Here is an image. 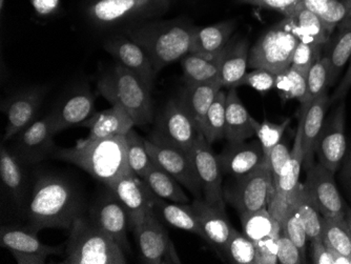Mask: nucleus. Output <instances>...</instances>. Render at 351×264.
Here are the masks:
<instances>
[{"mask_svg": "<svg viewBox=\"0 0 351 264\" xmlns=\"http://www.w3.org/2000/svg\"><path fill=\"white\" fill-rule=\"evenodd\" d=\"M351 88V57L350 64H349L348 70L346 74L343 77L342 82L339 84L338 88L333 92L332 96L330 98V104L332 102L338 101V100L343 99L347 95V93Z\"/></svg>", "mask_w": 351, "mask_h": 264, "instance_id": "nucleus-57", "label": "nucleus"}, {"mask_svg": "<svg viewBox=\"0 0 351 264\" xmlns=\"http://www.w3.org/2000/svg\"><path fill=\"white\" fill-rule=\"evenodd\" d=\"M202 135L180 96L167 102L149 141L189 151Z\"/></svg>", "mask_w": 351, "mask_h": 264, "instance_id": "nucleus-9", "label": "nucleus"}, {"mask_svg": "<svg viewBox=\"0 0 351 264\" xmlns=\"http://www.w3.org/2000/svg\"><path fill=\"white\" fill-rule=\"evenodd\" d=\"M226 95L224 91L218 93L205 117L202 135L210 145L226 138Z\"/></svg>", "mask_w": 351, "mask_h": 264, "instance_id": "nucleus-39", "label": "nucleus"}, {"mask_svg": "<svg viewBox=\"0 0 351 264\" xmlns=\"http://www.w3.org/2000/svg\"><path fill=\"white\" fill-rule=\"evenodd\" d=\"M5 0H0V10H1V12H3V10H5Z\"/></svg>", "mask_w": 351, "mask_h": 264, "instance_id": "nucleus-63", "label": "nucleus"}, {"mask_svg": "<svg viewBox=\"0 0 351 264\" xmlns=\"http://www.w3.org/2000/svg\"><path fill=\"white\" fill-rule=\"evenodd\" d=\"M311 261L315 264H335L326 244L321 239L311 241Z\"/></svg>", "mask_w": 351, "mask_h": 264, "instance_id": "nucleus-55", "label": "nucleus"}, {"mask_svg": "<svg viewBox=\"0 0 351 264\" xmlns=\"http://www.w3.org/2000/svg\"><path fill=\"white\" fill-rule=\"evenodd\" d=\"M276 80L277 74L275 73L264 69H254L242 77V80L237 84L236 88L240 86H250L258 92L265 93L275 88Z\"/></svg>", "mask_w": 351, "mask_h": 264, "instance_id": "nucleus-48", "label": "nucleus"}, {"mask_svg": "<svg viewBox=\"0 0 351 264\" xmlns=\"http://www.w3.org/2000/svg\"><path fill=\"white\" fill-rule=\"evenodd\" d=\"M104 48L117 64L137 75L142 82L153 88L157 76L147 53L126 35H115L104 41Z\"/></svg>", "mask_w": 351, "mask_h": 264, "instance_id": "nucleus-21", "label": "nucleus"}, {"mask_svg": "<svg viewBox=\"0 0 351 264\" xmlns=\"http://www.w3.org/2000/svg\"><path fill=\"white\" fill-rule=\"evenodd\" d=\"M274 181L268 161L244 176L234 178L224 190V198L239 215L250 214L267 208L273 194Z\"/></svg>", "mask_w": 351, "mask_h": 264, "instance_id": "nucleus-8", "label": "nucleus"}, {"mask_svg": "<svg viewBox=\"0 0 351 264\" xmlns=\"http://www.w3.org/2000/svg\"><path fill=\"white\" fill-rule=\"evenodd\" d=\"M295 208L304 224L308 241L321 239L323 216L304 183H302L301 190L295 200Z\"/></svg>", "mask_w": 351, "mask_h": 264, "instance_id": "nucleus-38", "label": "nucleus"}, {"mask_svg": "<svg viewBox=\"0 0 351 264\" xmlns=\"http://www.w3.org/2000/svg\"><path fill=\"white\" fill-rule=\"evenodd\" d=\"M108 188L113 191L125 208L129 216L130 228L139 224L145 215L153 210L157 198L145 181L132 171L113 181Z\"/></svg>", "mask_w": 351, "mask_h": 264, "instance_id": "nucleus-19", "label": "nucleus"}, {"mask_svg": "<svg viewBox=\"0 0 351 264\" xmlns=\"http://www.w3.org/2000/svg\"><path fill=\"white\" fill-rule=\"evenodd\" d=\"M331 1L333 0H303V5L317 15Z\"/></svg>", "mask_w": 351, "mask_h": 264, "instance_id": "nucleus-58", "label": "nucleus"}, {"mask_svg": "<svg viewBox=\"0 0 351 264\" xmlns=\"http://www.w3.org/2000/svg\"><path fill=\"white\" fill-rule=\"evenodd\" d=\"M256 246L254 264H278V238L274 236L254 242Z\"/></svg>", "mask_w": 351, "mask_h": 264, "instance_id": "nucleus-52", "label": "nucleus"}, {"mask_svg": "<svg viewBox=\"0 0 351 264\" xmlns=\"http://www.w3.org/2000/svg\"><path fill=\"white\" fill-rule=\"evenodd\" d=\"M52 120L50 114L35 120L27 129L15 137L13 153L23 165L40 163L53 156L57 147L54 143Z\"/></svg>", "mask_w": 351, "mask_h": 264, "instance_id": "nucleus-16", "label": "nucleus"}, {"mask_svg": "<svg viewBox=\"0 0 351 264\" xmlns=\"http://www.w3.org/2000/svg\"><path fill=\"white\" fill-rule=\"evenodd\" d=\"M97 88L100 95L112 106L123 108L135 125H145L153 120V88L121 64H116L102 73Z\"/></svg>", "mask_w": 351, "mask_h": 264, "instance_id": "nucleus-4", "label": "nucleus"}, {"mask_svg": "<svg viewBox=\"0 0 351 264\" xmlns=\"http://www.w3.org/2000/svg\"><path fill=\"white\" fill-rule=\"evenodd\" d=\"M155 1L158 5H160L161 8H163L165 11L169 10V5H171V0H155Z\"/></svg>", "mask_w": 351, "mask_h": 264, "instance_id": "nucleus-62", "label": "nucleus"}, {"mask_svg": "<svg viewBox=\"0 0 351 264\" xmlns=\"http://www.w3.org/2000/svg\"><path fill=\"white\" fill-rule=\"evenodd\" d=\"M323 48V45H308L299 41L293 53L291 67L307 76L315 61L322 57Z\"/></svg>", "mask_w": 351, "mask_h": 264, "instance_id": "nucleus-47", "label": "nucleus"}, {"mask_svg": "<svg viewBox=\"0 0 351 264\" xmlns=\"http://www.w3.org/2000/svg\"><path fill=\"white\" fill-rule=\"evenodd\" d=\"M299 39L289 29L285 19L270 27L250 50L248 67L280 74L291 68Z\"/></svg>", "mask_w": 351, "mask_h": 264, "instance_id": "nucleus-7", "label": "nucleus"}, {"mask_svg": "<svg viewBox=\"0 0 351 264\" xmlns=\"http://www.w3.org/2000/svg\"><path fill=\"white\" fill-rule=\"evenodd\" d=\"M327 248H328L329 253H330L331 257H332L333 263L350 264V259H349L348 256L343 255L340 252L336 251V250H333V248H328V246H327Z\"/></svg>", "mask_w": 351, "mask_h": 264, "instance_id": "nucleus-59", "label": "nucleus"}, {"mask_svg": "<svg viewBox=\"0 0 351 264\" xmlns=\"http://www.w3.org/2000/svg\"><path fill=\"white\" fill-rule=\"evenodd\" d=\"M349 259H350V264H351V256H349Z\"/></svg>", "mask_w": 351, "mask_h": 264, "instance_id": "nucleus-64", "label": "nucleus"}, {"mask_svg": "<svg viewBox=\"0 0 351 264\" xmlns=\"http://www.w3.org/2000/svg\"><path fill=\"white\" fill-rule=\"evenodd\" d=\"M31 5L39 17L49 19L60 9L61 0H31Z\"/></svg>", "mask_w": 351, "mask_h": 264, "instance_id": "nucleus-54", "label": "nucleus"}, {"mask_svg": "<svg viewBox=\"0 0 351 264\" xmlns=\"http://www.w3.org/2000/svg\"><path fill=\"white\" fill-rule=\"evenodd\" d=\"M125 141L130 169L140 178H143L149 165L153 163L147 152L145 139H143L135 130L132 129L126 134Z\"/></svg>", "mask_w": 351, "mask_h": 264, "instance_id": "nucleus-42", "label": "nucleus"}, {"mask_svg": "<svg viewBox=\"0 0 351 264\" xmlns=\"http://www.w3.org/2000/svg\"><path fill=\"white\" fill-rule=\"evenodd\" d=\"M237 3L280 12L287 17L303 5V0H237Z\"/></svg>", "mask_w": 351, "mask_h": 264, "instance_id": "nucleus-50", "label": "nucleus"}, {"mask_svg": "<svg viewBox=\"0 0 351 264\" xmlns=\"http://www.w3.org/2000/svg\"><path fill=\"white\" fill-rule=\"evenodd\" d=\"M345 221H346L351 235V208L348 206H346V210H345Z\"/></svg>", "mask_w": 351, "mask_h": 264, "instance_id": "nucleus-60", "label": "nucleus"}, {"mask_svg": "<svg viewBox=\"0 0 351 264\" xmlns=\"http://www.w3.org/2000/svg\"><path fill=\"white\" fill-rule=\"evenodd\" d=\"M191 204L204 232L205 241L223 255L234 230L226 215V206L208 204L204 198H195Z\"/></svg>", "mask_w": 351, "mask_h": 264, "instance_id": "nucleus-23", "label": "nucleus"}, {"mask_svg": "<svg viewBox=\"0 0 351 264\" xmlns=\"http://www.w3.org/2000/svg\"><path fill=\"white\" fill-rule=\"evenodd\" d=\"M195 29L189 19L149 21L126 29L125 35L147 53L158 74L191 53Z\"/></svg>", "mask_w": 351, "mask_h": 264, "instance_id": "nucleus-2", "label": "nucleus"}, {"mask_svg": "<svg viewBox=\"0 0 351 264\" xmlns=\"http://www.w3.org/2000/svg\"><path fill=\"white\" fill-rule=\"evenodd\" d=\"M315 155L319 163L332 173L340 169L347 155L346 133H345V104L341 102L330 117L325 121L317 145Z\"/></svg>", "mask_w": 351, "mask_h": 264, "instance_id": "nucleus-20", "label": "nucleus"}, {"mask_svg": "<svg viewBox=\"0 0 351 264\" xmlns=\"http://www.w3.org/2000/svg\"><path fill=\"white\" fill-rule=\"evenodd\" d=\"M66 264H125V253L90 218L79 217L70 230Z\"/></svg>", "mask_w": 351, "mask_h": 264, "instance_id": "nucleus-5", "label": "nucleus"}, {"mask_svg": "<svg viewBox=\"0 0 351 264\" xmlns=\"http://www.w3.org/2000/svg\"><path fill=\"white\" fill-rule=\"evenodd\" d=\"M282 234L287 236L299 248L302 255L306 258V244L308 241L306 230L295 206L287 214L282 224Z\"/></svg>", "mask_w": 351, "mask_h": 264, "instance_id": "nucleus-46", "label": "nucleus"}, {"mask_svg": "<svg viewBox=\"0 0 351 264\" xmlns=\"http://www.w3.org/2000/svg\"><path fill=\"white\" fill-rule=\"evenodd\" d=\"M289 123H291L289 118L284 120L282 123H273L267 120L260 123L252 117V125H254L258 141L261 143L266 161H268V158H269L270 152L273 151L276 145L281 143L284 132L287 129Z\"/></svg>", "mask_w": 351, "mask_h": 264, "instance_id": "nucleus-45", "label": "nucleus"}, {"mask_svg": "<svg viewBox=\"0 0 351 264\" xmlns=\"http://www.w3.org/2000/svg\"><path fill=\"white\" fill-rule=\"evenodd\" d=\"M154 210L158 216L162 218L163 221L173 228L191 232L205 240L204 232L191 204H176L157 196Z\"/></svg>", "mask_w": 351, "mask_h": 264, "instance_id": "nucleus-31", "label": "nucleus"}, {"mask_svg": "<svg viewBox=\"0 0 351 264\" xmlns=\"http://www.w3.org/2000/svg\"><path fill=\"white\" fill-rule=\"evenodd\" d=\"M218 159L223 175L232 178L248 174L266 161L259 141L228 143L218 154Z\"/></svg>", "mask_w": 351, "mask_h": 264, "instance_id": "nucleus-25", "label": "nucleus"}, {"mask_svg": "<svg viewBox=\"0 0 351 264\" xmlns=\"http://www.w3.org/2000/svg\"><path fill=\"white\" fill-rule=\"evenodd\" d=\"M244 234L252 242L260 241L264 238L274 236L279 238L282 228L279 222L271 216L267 208H261L257 212L240 215Z\"/></svg>", "mask_w": 351, "mask_h": 264, "instance_id": "nucleus-37", "label": "nucleus"}, {"mask_svg": "<svg viewBox=\"0 0 351 264\" xmlns=\"http://www.w3.org/2000/svg\"><path fill=\"white\" fill-rule=\"evenodd\" d=\"M187 152L200 181L204 200L210 204L226 206L222 169L218 155L213 151L212 145L208 143L204 136L200 135Z\"/></svg>", "mask_w": 351, "mask_h": 264, "instance_id": "nucleus-13", "label": "nucleus"}, {"mask_svg": "<svg viewBox=\"0 0 351 264\" xmlns=\"http://www.w3.org/2000/svg\"><path fill=\"white\" fill-rule=\"evenodd\" d=\"M95 113L94 93L88 86H79L50 113L53 131L58 134L70 128L79 127Z\"/></svg>", "mask_w": 351, "mask_h": 264, "instance_id": "nucleus-22", "label": "nucleus"}, {"mask_svg": "<svg viewBox=\"0 0 351 264\" xmlns=\"http://www.w3.org/2000/svg\"><path fill=\"white\" fill-rule=\"evenodd\" d=\"M226 47L215 54L189 53L183 57L180 61L185 84H203L220 80L221 66Z\"/></svg>", "mask_w": 351, "mask_h": 264, "instance_id": "nucleus-28", "label": "nucleus"}, {"mask_svg": "<svg viewBox=\"0 0 351 264\" xmlns=\"http://www.w3.org/2000/svg\"><path fill=\"white\" fill-rule=\"evenodd\" d=\"M303 163L304 156L302 152L301 132L297 129L291 161L282 171L279 178L274 181L273 194L267 206L270 214L279 222L281 228L286 216L295 206V200L301 190L300 174Z\"/></svg>", "mask_w": 351, "mask_h": 264, "instance_id": "nucleus-11", "label": "nucleus"}, {"mask_svg": "<svg viewBox=\"0 0 351 264\" xmlns=\"http://www.w3.org/2000/svg\"><path fill=\"white\" fill-rule=\"evenodd\" d=\"M47 92L45 86H33L14 93L3 100L1 111L5 114L7 123L3 141L14 139L36 120Z\"/></svg>", "mask_w": 351, "mask_h": 264, "instance_id": "nucleus-12", "label": "nucleus"}, {"mask_svg": "<svg viewBox=\"0 0 351 264\" xmlns=\"http://www.w3.org/2000/svg\"><path fill=\"white\" fill-rule=\"evenodd\" d=\"M330 86V64L326 56L315 61L307 75L306 95L302 104H308L327 93Z\"/></svg>", "mask_w": 351, "mask_h": 264, "instance_id": "nucleus-43", "label": "nucleus"}, {"mask_svg": "<svg viewBox=\"0 0 351 264\" xmlns=\"http://www.w3.org/2000/svg\"><path fill=\"white\" fill-rule=\"evenodd\" d=\"M304 185L313 196L323 217L345 219L347 204L339 192L335 180V173L329 171L321 163H313L307 169Z\"/></svg>", "mask_w": 351, "mask_h": 264, "instance_id": "nucleus-18", "label": "nucleus"}, {"mask_svg": "<svg viewBox=\"0 0 351 264\" xmlns=\"http://www.w3.org/2000/svg\"><path fill=\"white\" fill-rule=\"evenodd\" d=\"M322 240L328 248L351 256V235L345 219L323 217Z\"/></svg>", "mask_w": 351, "mask_h": 264, "instance_id": "nucleus-40", "label": "nucleus"}, {"mask_svg": "<svg viewBox=\"0 0 351 264\" xmlns=\"http://www.w3.org/2000/svg\"><path fill=\"white\" fill-rule=\"evenodd\" d=\"M322 21L327 34L332 36L335 29L338 27L347 16V7L343 0H333L317 14Z\"/></svg>", "mask_w": 351, "mask_h": 264, "instance_id": "nucleus-49", "label": "nucleus"}, {"mask_svg": "<svg viewBox=\"0 0 351 264\" xmlns=\"http://www.w3.org/2000/svg\"><path fill=\"white\" fill-rule=\"evenodd\" d=\"M291 159V152L285 143H280L270 152L268 163L271 169L273 181L277 180L281 175L282 171L289 165Z\"/></svg>", "mask_w": 351, "mask_h": 264, "instance_id": "nucleus-53", "label": "nucleus"}, {"mask_svg": "<svg viewBox=\"0 0 351 264\" xmlns=\"http://www.w3.org/2000/svg\"><path fill=\"white\" fill-rule=\"evenodd\" d=\"M278 262L281 264L305 263L306 258L299 248L287 236L281 234L278 238Z\"/></svg>", "mask_w": 351, "mask_h": 264, "instance_id": "nucleus-51", "label": "nucleus"}, {"mask_svg": "<svg viewBox=\"0 0 351 264\" xmlns=\"http://www.w3.org/2000/svg\"><path fill=\"white\" fill-rule=\"evenodd\" d=\"M53 157L80 167L106 187L131 171L125 136L101 141L82 139L75 147L57 149Z\"/></svg>", "mask_w": 351, "mask_h": 264, "instance_id": "nucleus-3", "label": "nucleus"}, {"mask_svg": "<svg viewBox=\"0 0 351 264\" xmlns=\"http://www.w3.org/2000/svg\"><path fill=\"white\" fill-rule=\"evenodd\" d=\"M223 256L230 263L254 264L256 246L245 234L234 228Z\"/></svg>", "mask_w": 351, "mask_h": 264, "instance_id": "nucleus-44", "label": "nucleus"}, {"mask_svg": "<svg viewBox=\"0 0 351 264\" xmlns=\"http://www.w3.org/2000/svg\"><path fill=\"white\" fill-rule=\"evenodd\" d=\"M340 169L341 181H342L343 187L351 200V151L347 152L346 157L343 160Z\"/></svg>", "mask_w": 351, "mask_h": 264, "instance_id": "nucleus-56", "label": "nucleus"}, {"mask_svg": "<svg viewBox=\"0 0 351 264\" xmlns=\"http://www.w3.org/2000/svg\"><path fill=\"white\" fill-rule=\"evenodd\" d=\"M80 128L88 130L86 141H101L110 138L122 137L135 127L131 116L118 106H112L82 122Z\"/></svg>", "mask_w": 351, "mask_h": 264, "instance_id": "nucleus-26", "label": "nucleus"}, {"mask_svg": "<svg viewBox=\"0 0 351 264\" xmlns=\"http://www.w3.org/2000/svg\"><path fill=\"white\" fill-rule=\"evenodd\" d=\"M90 219L95 226L110 236L124 253H131V245L128 238L129 216L119 199L110 188H108V192L94 201L90 208Z\"/></svg>", "mask_w": 351, "mask_h": 264, "instance_id": "nucleus-14", "label": "nucleus"}, {"mask_svg": "<svg viewBox=\"0 0 351 264\" xmlns=\"http://www.w3.org/2000/svg\"><path fill=\"white\" fill-rule=\"evenodd\" d=\"M226 120V139L228 143H242L256 136L252 117L239 97L236 88H228Z\"/></svg>", "mask_w": 351, "mask_h": 264, "instance_id": "nucleus-27", "label": "nucleus"}, {"mask_svg": "<svg viewBox=\"0 0 351 264\" xmlns=\"http://www.w3.org/2000/svg\"><path fill=\"white\" fill-rule=\"evenodd\" d=\"M0 243L19 264H43L50 256L58 255L62 251V246L43 243L37 237V232L29 228L16 226L1 228Z\"/></svg>", "mask_w": 351, "mask_h": 264, "instance_id": "nucleus-17", "label": "nucleus"}, {"mask_svg": "<svg viewBox=\"0 0 351 264\" xmlns=\"http://www.w3.org/2000/svg\"><path fill=\"white\" fill-rule=\"evenodd\" d=\"M275 88L279 91L283 101L298 99L303 101L307 90V76L293 67L277 74Z\"/></svg>", "mask_w": 351, "mask_h": 264, "instance_id": "nucleus-41", "label": "nucleus"}, {"mask_svg": "<svg viewBox=\"0 0 351 264\" xmlns=\"http://www.w3.org/2000/svg\"><path fill=\"white\" fill-rule=\"evenodd\" d=\"M250 50V43L246 39L230 41L221 66L220 80L222 88H236L237 84L246 74Z\"/></svg>", "mask_w": 351, "mask_h": 264, "instance_id": "nucleus-32", "label": "nucleus"}, {"mask_svg": "<svg viewBox=\"0 0 351 264\" xmlns=\"http://www.w3.org/2000/svg\"><path fill=\"white\" fill-rule=\"evenodd\" d=\"M325 56L330 64V86L336 84L351 57V21L342 23L338 32L330 37Z\"/></svg>", "mask_w": 351, "mask_h": 264, "instance_id": "nucleus-36", "label": "nucleus"}, {"mask_svg": "<svg viewBox=\"0 0 351 264\" xmlns=\"http://www.w3.org/2000/svg\"><path fill=\"white\" fill-rule=\"evenodd\" d=\"M222 88L220 80L203 84H185L182 92L179 95L184 101L189 114L201 133L207 112Z\"/></svg>", "mask_w": 351, "mask_h": 264, "instance_id": "nucleus-29", "label": "nucleus"}, {"mask_svg": "<svg viewBox=\"0 0 351 264\" xmlns=\"http://www.w3.org/2000/svg\"><path fill=\"white\" fill-rule=\"evenodd\" d=\"M284 19L289 23L291 32L302 43L325 47L330 39L317 14L307 9L304 5Z\"/></svg>", "mask_w": 351, "mask_h": 264, "instance_id": "nucleus-30", "label": "nucleus"}, {"mask_svg": "<svg viewBox=\"0 0 351 264\" xmlns=\"http://www.w3.org/2000/svg\"><path fill=\"white\" fill-rule=\"evenodd\" d=\"M27 216L29 230L37 234L45 228L70 230L79 217L84 216V204L66 177L43 173L35 180Z\"/></svg>", "mask_w": 351, "mask_h": 264, "instance_id": "nucleus-1", "label": "nucleus"}, {"mask_svg": "<svg viewBox=\"0 0 351 264\" xmlns=\"http://www.w3.org/2000/svg\"><path fill=\"white\" fill-rule=\"evenodd\" d=\"M132 230L137 241L141 263H181L169 232L154 208Z\"/></svg>", "mask_w": 351, "mask_h": 264, "instance_id": "nucleus-10", "label": "nucleus"}, {"mask_svg": "<svg viewBox=\"0 0 351 264\" xmlns=\"http://www.w3.org/2000/svg\"><path fill=\"white\" fill-rule=\"evenodd\" d=\"M147 152L154 163L162 167L195 198H203L202 188L189 152L145 139Z\"/></svg>", "mask_w": 351, "mask_h": 264, "instance_id": "nucleus-15", "label": "nucleus"}, {"mask_svg": "<svg viewBox=\"0 0 351 264\" xmlns=\"http://www.w3.org/2000/svg\"><path fill=\"white\" fill-rule=\"evenodd\" d=\"M329 104L330 98L328 93H325L308 104H301L298 129L301 132L302 152L304 156L303 163L306 169L313 165L315 145L324 125L325 115Z\"/></svg>", "mask_w": 351, "mask_h": 264, "instance_id": "nucleus-24", "label": "nucleus"}, {"mask_svg": "<svg viewBox=\"0 0 351 264\" xmlns=\"http://www.w3.org/2000/svg\"><path fill=\"white\" fill-rule=\"evenodd\" d=\"M236 29L234 21H222L206 27H196L191 53L215 54L226 49Z\"/></svg>", "mask_w": 351, "mask_h": 264, "instance_id": "nucleus-33", "label": "nucleus"}, {"mask_svg": "<svg viewBox=\"0 0 351 264\" xmlns=\"http://www.w3.org/2000/svg\"><path fill=\"white\" fill-rule=\"evenodd\" d=\"M142 179L149 185L156 196L176 204L191 202L189 196L183 191L182 185L154 161Z\"/></svg>", "mask_w": 351, "mask_h": 264, "instance_id": "nucleus-35", "label": "nucleus"}, {"mask_svg": "<svg viewBox=\"0 0 351 264\" xmlns=\"http://www.w3.org/2000/svg\"><path fill=\"white\" fill-rule=\"evenodd\" d=\"M84 15L99 29H129L165 13L155 0H86Z\"/></svg>", "mask_w": 351, "mask_h": 264, "instance_id": "nucleus-6", "label": "nucleus"}, {"mask_svg": "<svg viewBox=\"0 0 351 264\" xmlns=\"http://www.w3.org/2000/svg\"><path fill=\"white\" fill-rule=\"evenodd\" d=\"M0 177L11 198L17 204L21 202L25 188L23 163L5 145H1L0 149Z\"/></svg>", "mask_w": 351, "mask_h": 264, "instance_id": "nucleus-34", "label": "nucleus"}, {"mask_svg": "<svg viewBox=\"0 0 351 264\" xmlns=\"http://www.w3.org/2000/svg\"><path fill=\"white\" fill-rule=\"evenodd\" d=\"M343 1L347 7V16L343 23H349V21H351V0H343Z\"/></svg>", "mask_w": 351, "mask_h": 264, "instance_id": "nucleus-61", "label": "nucleus"}]
</instances>
